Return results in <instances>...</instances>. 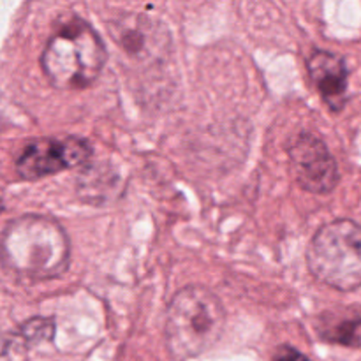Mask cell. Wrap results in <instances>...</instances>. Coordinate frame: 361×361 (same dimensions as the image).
<instances>
[{
    "label": "cell",
    "mask_w": 361,
    "mask_h": 361,
    "mask_svg": "<svg viewBox=\"0 0 361 361\" xmlns=\"http://www.w3.org/2000/svg\"><path fill=\"white\" fill-rule=\"evenodd\" d=\"M4 261L28 279H55L69 267L71 245L59 222L44 215L14 219L4 231Z\"/></svg>",
    "instance_id": "1"
},
{
    "label": "cell",
    "mask_w": 361,
    "mask_h": 361,
    "mask_svg": "<svg viewBox=\"0 0 361 361\" xmlns=\"http://www.w3.org/2000/svg\"><path fill=\"white\" fill-rule=\"evenodd\" d=\"M106 59V46L97 32L80 18H73L49 37L41 66L53 87L80 90L97 80Z\"/></svg>",
    "instance_id": "2"
},
{
    "label": "cell",
    "mask_w": 361,
    "mask_h": 361,
    "mask_svg": "<svg viewBox=\"0 0 361 361\" xmlns=\"http://www.w3.org/2000/svg\"><path fill=\"white\" fill-rule=\"evenodd\" d=\"M226 310L217 295L189 286L173 296L166 316V342L176 360L203 355L221 338Z\"/></svg>",
    "instance_id": "3"
},
{
    "label": "cell",
    "mask_w": 361,
    "mask_h": 361,
    "mask_svg": "<svg viewBox=\"0 0 361 361\" xmlns=\"http://www.w3.org/2000/svg\"><path fill=\"white\" fill-rule=\"evenodd\" d=\"M307 264L316 279L338 291L361 286V226L335 221L314 235L307 250Z\"/></svg>",
    "instance_id": "4"
},
{
    "label": "cell",
    "mask_w": 361,
    "mask_h": 361,
    "mask_svg": "<svg viewBox=\"0 0 361 361\" xmlns=\"http://www.w3.org/2000/svg\"><path fill=\"white\" fill-rule=\"evenodd\" d=\"M92 155V147L81 137L34 140L23 148L16 161L20 178L34 182L83 164Z\"/></svg>",
    "instance_id": "5"
},
{
    "label": "cell",
    "mask_w": 361,
    "mask_h": 361,
    "mask_svg": "<svg viewBox=\"0 0 361 361\" xmlns=\"http://www.w3.org/2000/svg\"><path fill=\"white\" fill-rule=\"evenodd\" d=\"M293 175L307 192L328 194L338 182L337 162L319 136L302 133L289 147Z\"/></svg>",
    "instance_id": "6"
},
{
    "label": "cell",
    "mask_w": 361,
    "mask_h": 361,
    "mask_svg": "<svg viewBox=\"0 0 361 361\" xmlns=\"http://www.w3.org/2000/svg\"><path fill=\"white\" fill-rule=\"evenodd\" d=\"M309 76L331 111H341L348 102L349 71L342 56L316 49L309 56Z\"/></svg>",
    "instance_id": "7"
},
{
    "label": "cell",
    "mask_w": 361,
    "mask_h": 361,
    "mask_svg": "<svg viewBox=\"0 0 361 361\" xmlns=\"http://www.w3.org/2000/svg\"><path fill=\"white\" fill-rule=\"evenodd\" d=\"M317 334L331 344L361 348V316L349 310L323 314L317 321Z\"/></svg>",
    "instance_id": "8"
},
{
    "label": "cell",
    "mask_w": 361,
    "mask_h": 361,
    "mask_svg": "<svg viewBox=\"0 0 361 361\" xmlns=\"http://www.w3.org/2000/svg\"><path fill=\"white\" fill-rule=\"evenodd\" d=\"M53 334H55V323L53 319H46V317H34V319L27 321L21 324L20 330L13 335H6L4 338V351H25V349L37 345L44 341H51Z\"/></svg>",
    "instance_id": "9"
},
{
    "label": "cell",
    "mask_w": 361,
    "mask_h": 361,
    "mask_svg": "<svg viewBox=\"0 0 361 361\" xmlns=\"http://www.w3.org/2000/svg\"><path fill=\"white\" fill-rule=\"evenodd\" d=\"M275 361H310V360L307 358V356H303L300 351H295V349L282 348L281 351H279L277 360Z\"/></svg>",
    "instance_id": "10"
}]
</instances>
